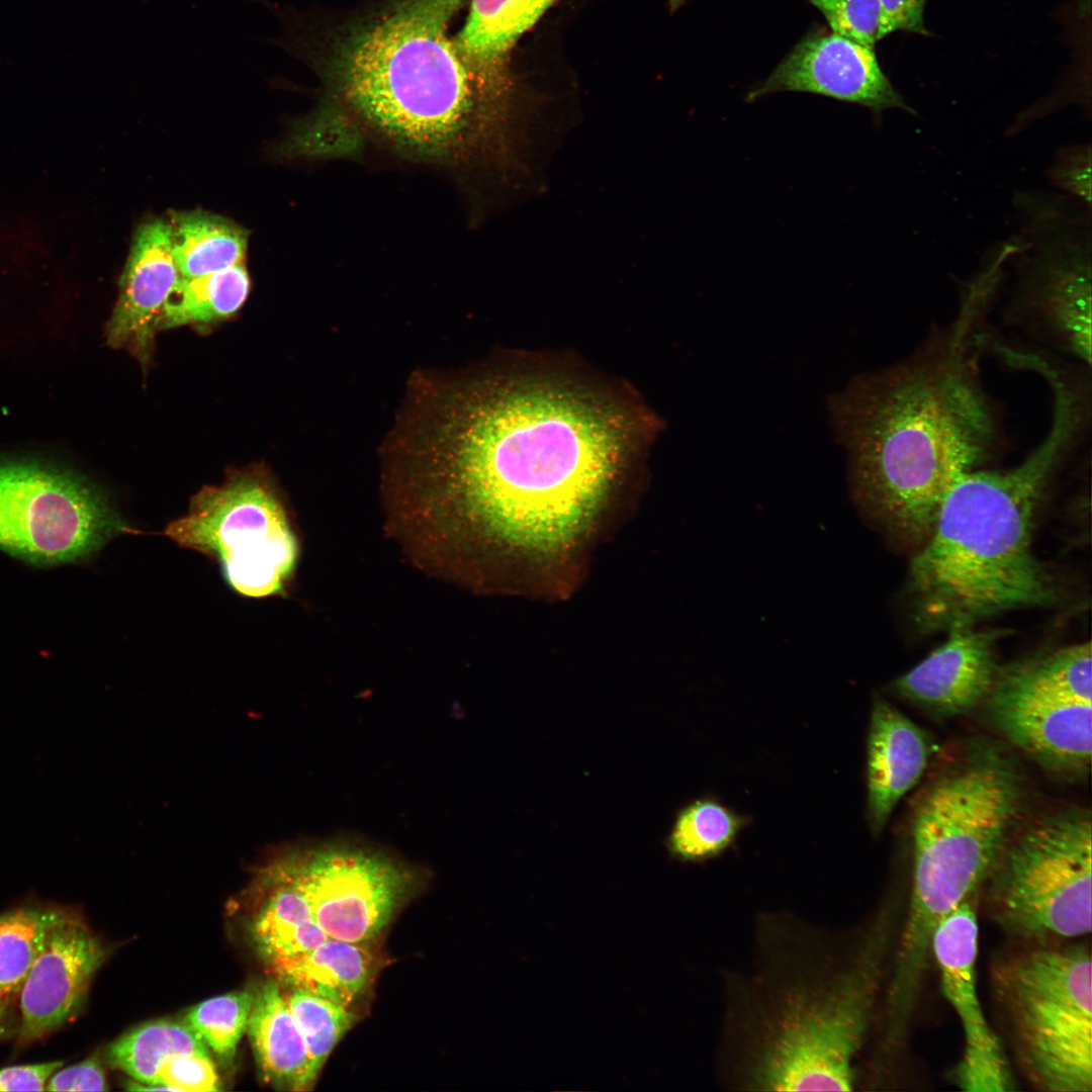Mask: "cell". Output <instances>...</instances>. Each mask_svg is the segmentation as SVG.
I'll list each match as a JSON object with an SVG mask.
<instances>
[{
  "instance_id": "22",
  "label": "cell",
  "mask_w": 1092,
  "mask_h": 1092,
  "mask_svg": "<svg viewBox=\"0 0 1092 1092\" xmlns=\"http://www.w3.org/2000/svg\"><path fill=\"white\" fill-rule=\"evenodd\" d=\"M554 1L471 0L467 20L454 40L470 72L485 79Z\"/></svg>"
},
{
  "instance_id": "9",
  "label": "cell",
  "mask_w": 1092,
  "mask_h": 1092,
  "mask_svg": "<svg viewBox=\"0 0 1092 1092\" xmlns=\"http://www.w3.org/2000/svg\"><path fill=\"white\" fill-rule=\"evenodd\" d=\"M164 535L179 546L215 559L238 594L261 599L284 589L298 545L286 511L270 483L256 473L234 474L204 486L188 513Z\"/></svg>"
},
{
  "instance_id": "39",
  "label": "cell",
  "mask_w": 1092,
  "mask_h": 1092,
  "mask_svg": "<svg viewBox=\"0 0 1092 1092\" xmlns=\"http://www.w3.org/2000/svg\"><path fill=\"white\" fill-rule=\"evenodd\" d=\"M684 2L685 0H670V7L672 8V10H674L678 8Z\"/></svg>"
},
{
  "instance_id": "4",
  "label": "cell",
  "mask_w": 1092,
  "mask_h": 1092,
  "mask_svg": "<svg viewBox=\"0 0 1092 1092\" xmlns=\"http://www.w3.org/2000/svg\"><path fill=\"white\" fill-rule=\"evenodd\" d=\"M880 918L854 947L767 957L734 1015L739 1083L769 1091L852 1089L889 942Z\"/></svg>"
},
{
  "instance_id": "37",
  "label": "cell",
  "mask_w": 1092,
  "mask_h": 1092,
  "mask_svg": "<svg viewBox=\"0 0 1092 1092\" xmlns=\"http://www.w3.org/2000/svg\"><path fill=\"white\" fill-rule=\"evenodd\" d=\"M63 1064L53 1061L0 1069V1091H46L48 1080Z\"/></svg>"
},
{
  "instance_id": "16",
  "label": "cell",
  "mask_w": 1092,
  "mask_h": 1092,
  "mask_svg": "<svg viewBox=\"0 0 1092 1092\" xmlns=\"http://www.w3.org/2000/svg\"><path fill=\"white\" fill-rule=\"evenodd\" d=\"M1008 318L1031 341L1091 368V266L1081 254L1038 266Z\"/></svg>"
},
{
  "instance_id": "3",
  "label": "cell",
  "mask_w": 1092,
  "mask_h": 1092,
  "mask_svg": "<svg viewBox=\"0 0 1092 1092\" xmlns=\"http://www.w3.org/2000/svg\"><path fill=\"white\" fill-rule=\"evenodd\" d=\"M1042 442L1019 464L974 469L948 490L932 532L913 557L907 593L925 633L1059 600L1054 577L1031 549L1036 511L1065 462L1089 433L1091 408L1080 395L1053 394Z\"/></svg>"
},
{
  "instance_id": "36",
  "label": "cell",
  "mask_w": 1092,
  "mask_h": 1092,
  "mask_svg": "<svg viewBox=\"0 0 1092 1092\" xmlns=\"http://www.w3.org/2000/svg\"><path fill=\"white\" fill-rule=\"evenodd\" d=\"M882 11L880 38L896 30L928 34L923 11L926 0H879Z\"/></svg>"
},
{
  "instance_id": "7",
  "label": "cell",
  "mask_w": 1092,
  "mask_h": 1092,
  "mask_svg": "<svg viewBox=\"0 0 1092 1092\" xmlns=\"http://www.w3.org/2000/svg\"><path fill=\"white\" fill-rule=\"evenodd\" d=\"M1091 954L1082 944L1038 947L995 971L1020 1065L1050 1092L1092 1090Z\"/></svg>"
},
{
  "instance_id": "13",
  "label": "cell",
  "mask_w": 1092,
  "mask_h": 1092,
  "mask_svg": "<svg viewBox=\"0 0 1092 1092\" xmlns=\"http://www.w3.org/2000/svg\"><path fill=\"white\" fill-rule=\"evenodd\" d=\"M784 91L857 104L875 115L890 108L911 110L882 71L873 48L833 31L807 34L745 101Z\"/></svg>"
},
{
  "instance_id": "32",
  "label": "cell",
  "mask_w": 1092,
  "mask_h": 1092,
  "mask_svg": "<svg viewBox=\"0 0 1092 1092\" xmlns=\"http://www.w3.org/2000/svg\"><path fill=\"white\" fill-rule=\"evenodd\" d=\"M825 17L831 31L869 48L880 40L879 0H806Z\"/></svg>"
},
{
  "instance_id": "23",
  "label": "cell",
  "mask_w": 1092,
  "mask_h": 1092,
  "mask_svg": "<svg viewBox=\"0 0 1092 1092\" xmlns=\"http://www.w3.org/2000/svg\"><path fill=\"white\" fill-rule=\"evenodd\" d=\"M263 881L269 892L251 920L250 932L266 963L311 949L329 938L302 894L271 864Z\"/></svg>"
},
{
  "instance_id": "12",
  "label": "cell",
  "mask_w": 1092,
  "mask_h": 1092,
  "mask_svg": "<svg viewBox=\"0 0 1092 1092\" xmlns=\"http://www.w3.org/2000/svg\"><path fill=\"white\" fill-rule=\"evenodd\" d=\"M977 918L965 901L939 923L931 943L942 991L964 1029L965 1049L954 1068L953 1082L964 1091H1011L1014 1082L1007 1060L977 994Z\"/></svg>"
},
{
  "instance_id": "27",
  "label": "cell",
  "mask_w": 1092,
  "mask_h": 1092,
  "mask_svg": "<svg viewBox=\"0 0 1092 1092\" xmlns=\"http://www.w3.org/2000/svg\"><path fill=\"white\" fill-rule=\"evenodd\" d=\"M747 823V817L721 801L702 797L678 811L666 846L670 855L678 860H708L726 851Z\"/></svg>"
},
{
  "instance_id": "26",
  "label": "cell",
  "mask_w": 1092,
  "mask_h": 1092,
  "mask_svg": "<svg viewBox=\"0 0 1092 1092\" xmlns=\"http://www.w3.org/2000/svg\"><path fill=\"white\" fill-rule=\"evenodd\" d=\"M208 1053L205 1043L185 1022L156 1020L128 1030L109 1044L108 1064L155 1090L162 1066L182 1054ZM136 1089V1090H138Z\"/></svg>"
},
{
  "instance_id": "24",
  "label": "cell",
  "mask_w": 1092,
  "mask_h": 1092,
  "mask_svg": "<svg viewBox=\"0 0 1092 1092\" xmlns=\"http://www.w3.org/2000/svg\"><path fill=\"white\" fill-rule=\"evenodd\" d=\"M169 223L180 276L197 277L243 264L248 235L232 220L190 210L172 212Z\"/></svg>"
},
{
  "instance_id": "28",
  "label": "cell",
  "mask_w": 1092,
  "mask_h": 1092,
  "mask_svg": "<svg viewBox=\"0 0 1092 1092\" xmlns=\"http://www.w3.org/2000/svg\"><path fill=\"white\" fill-rule=\"evenodd\" d=\"M1091 644H1077L997 671L1007 685L1056 698L1092 704Z\"/></svg>"
},
{
  "instance_id": "33",
  "label": "cell",
  "mask_w": 1092,
  "mask_h": 1092,
  "mask_svg": "<svg viewBox=\"0 0 1092 1092\" xmlns=\"http://www.w3.org/2000/svg\"><path fill=\"white\" fill-rule=\"evenodd\" d=\"M155 1090L218 1091L220 1082L208 1053L182 1054L162 1066Z\"/></svg>"
},
{
  "instance_id": "6",
  "label": "cell",
  "mask_w": 1092,
  "mask_h": 1092,
  "mask_svg": "<svg viewBox=\"0 0 1092 1092\" xmlns=\"http://www.w3.org/2000/svg\"><path fill=\"white\" fill-rule=\"evenodd\" d=\"M1023 793L1008 756L979 745L920 796L912 816L910 903L892 975L898 985L922 984L937 926L991 877Z\"/></svg>"
},
{
  "instance_id": "29",
  "label": "cell",
  "mask_w": 1092,
  "mask_h": 1092,
  "mask_svg": "<svg viewBox=\"0 0 1092 1092\" xmlns=\"http://www.w3.org/2000/svg\"><path fill=\"white\" fill-rule=\"evenodd\" d=\"M69 914L64 908L27 906L0 915V997L9 1002L37 957L51 928Z\"/></svg>"
},
{
  "instance_id": "38",
  "label": "cell",
  "mask_w": 1092,
  "mask_h": 1092,
  "mask_svg": "<svg viewBox=\"0 0 1092 1092\" xmlns=\"http://www.w3.org/2000/svg\"><path fill=\"white\" fill-rule=\"evenodd\" d=\"M8 1001L0 997V1036L4 1032Z\"/></svg>"
},
{
  "instance_id": "19",
  "label": "cell",
  "mask_w": 1092,
  "mask_h": 1092,
  "mask_svg": "<svg viewBox=\"0 0 1092 1092\" xmlns=\"http://www.w3.org/2000/svg\"><path fill=\"white\" fill-rule=\"evenodd\" d=\"M923 731L882 697L872 705L867 739V817L879 835L895 806L921 778L928 757Z\"/></svg>"
},
{
  "instance_id": "20",
  "label": "cell",
  "mask_w": 1092,
  "mask_h": 1092,
  "mask_svg": "<svg viewBox=\"0 0 1092 1092\" xmlns=\"http://www.w3.org/2000/svg\"><path fill=\"white\" fill-rule=\"evenodd\" d=\"M260 1076L277 1089L306 1090L313 1084L302 1035L279 985L268 981L254 989L248 1025Z\"/></svg>"
},
{
  "instance_id": "17",
  "label": "cell",
  "mask_w": 1092,
  "mask_h": 1092,
  "mask_svg": "<svg viewBox=\"0 0 1092 1092\" xmlns=\"http://www.w3.org/2000/svg\"><path fill=\"white\" fill-rule=\"evenodd\" d=\"M947 640L894 682L898 694L941 716L970 712L986 698L995 680L998 630L973 626L949 629Z\"/></svg>"
},
{
  "instance_id": "15",
  "label": "cell",
  "mask_w": 1092,
  "mask_h": 1092,
  "mask_svg": "<svg viewBox=\"0 0 1092 1092\" xmlns=\"http://www.w3.org/2000/svg\"><path fill=\"white\" fill-rule=\"evenodd\" d=\"M988 696L996 726L1034 760L1065 775H1082L1089 768L1090 703L1019 689L996 677Z\"/></svg>"
},
{
  "instance_id": "35",
  "label": "cell",
  "mask_w": 1092,
  "mask_h": 1092,
  "mask_svg": "<svg viewBox=\"0 0 1092 1092\" xmlns=\"http://www.w3.org/2000/svg\"><path fill=\"white\" fill-rule=\"evenodd\" d=\"M104 1070L96 1056L78 1064L58 1069L48 1080L46 1091H105Z\"/></svg>"
},
{
  "instance_id": "30",
  "label": "cell",
  "mask_w": 1092,
  "mask_h": 1092,
  "mask_svg": "<svg viewBox=\"0 0 1092 1092\" xmlns=\"http://www.w3.org/2000/svg\"><path fill=\"white\" fill-rule=\"evenodd\" d=\"M285 999L304 1040L310 1078L314 1082L329 1055L356 1017L349 1007L303 990L292 989Z\"/></svg>"
},
{
  "instance_id": "8",
  "label": "cell",
  "mask_w": 1092,
  "mask_h": 1092,
  "mask_svg": "<svg viewBox=\"0 0 1092 1092\" xmlns=\"http://www.w3.org/2000/svg\"><path fill=\"white\" fill-rule=\"evenodd\" d=\"M1091 815L1045 817L1008 844L992 873L991 901L1009 933L1038 943L1091 931Z\"/></svg>"
},
{
  "instance_id": "14",
  "label": "cell",
  "mask_w": 1092,
  "mask_h": 1092,
  "mask_svg": "<svg viewBox=\"0 0 1092 1092\" xmlns=\"http://www.w3.org/2000/svg\"><path fill=\"white\" fill-rule=\"evenodd\" d=\"M107 947L76 914L56 923L17 993L18 1043L36 1041L80 1012Z\"/></svg>"
},
{
  "instance_id": "40",
  "label": "cell",
  "mask_w": 1092,
  "mask_h": 1092,
  "mask_svg": "<svg viewBox=\"0 0 1092 1092\" xmlns=\"http://www.w3.org/2000/svg\"><path fill=\"white\" fill-rule=\"evenodd\" d=\"M1038 364H1046V363H1043V362H1038V363H1036V364H1035V365H1034L1033 367L1035 368V367H1036V366H1037ZM1048 365H1051V364H1048ZM1054 366H1055V365H1054ZM1033 367H1032V370L1034 371ZM1058 368H1059V367H1058ZM1080 369H1083V368H1080ZM1086 370H1089V369H1086Z\"/></svg>"
},
{
  "instance_id": "2",
  "label": "cell",
  "mask_w": 1092,
  "mask_h": 1092,
  "mask_svg": "<svg viewBox=\"0 0 1092 1092\" xmlns=\"http://www.w3.org/2000/svg\"><path fill=\"white\" fill-rule=\"evenodd\" d=\"M979 315L965 301L912 355L830 396L853 504L899 544L921 546L948 490L995 453L1000 428L980 378Z\"/></svg>"
},
{
  "instance_id": "25",
  "label": "cell",
  "mask_w": 1092,
  "mask_h": 1092,
  "mask_svg": "<svg viewBox=\"0 0 1092 1092\" xmlns=\"http://www.w3.org/2000/svg\"><path fill=\"white\" fill-rule=\"evenodd\" d=\"M250 285L244 264L197 277L180 276L158 317L157 330L224 320L242 307Z\"/></svg>"
},
{
  "instance_id": "21",
  "label": "cell",
  "mask_w": 1092,
  "mask_h": 1092,
  "mask_svg": "<svg viewBox=\"0 0 1092 1092\" xmlns=\"http://www.w3.org/2000/svg\"><path fill=\"white\" fill-rule=\"evenodd\" d=\"M267 963L282 984L347 1007L363 992L373 971L372 953L361 943L331 937L311 949Z\"/></svg>"
},
{
  "instance_id": "18",
  "label": "cell",
  "mask_w": 1092,
  "mask_h": 1092,
  "mask_svg": "<svg viewBox=\"0 0 1092 1092\" xmlns=\"http://www.w3.org/2000/svg\"><path fill=\"white\" fill-rule=\"evenodd\" d=\"M180 278L169 220L151 218L136 230L119 282V295L106 327L109 345L147 356L157 321Z\"/></svg>"
},
{
  "instance_id": "5",
  "label": "cell",
  "mask_w": 1092,
  "mask_h": 1092,
  "mask_svg": "<svg viewBox=\"0 0 1092 1092\" xmlns=\"http://www.w3.org/2000/svg\"><path fill=\"white\" fill-rule=\"evenodd\" d=\"M463 0H404L354 33L337 65L357 124L420 160L459 164L497 131L481 90L448 36Z\"/></svg>"
},
{
  "instance_id": "10",
  "label": "cell",
  "mask_w": 1092,
  "mask_h": 1092,
  "mask_svg": "<svg viewBox=\"0 0 1092 1092\" xmlns=\"http://www.w3.org/2000/svg\"><path fill=\"white\" fill-rule=\"evenodd\" d=\"M128 532L85 478L36 462H0V551L38 568L80 564Z\"/></svg>"
},
{
  "instance_id": "31",
  "label": "cell",
  "mask_w": 1092,
  "mask_h": 1092,
  "mask_svg": "<svg viewBox=\"0 0 1092 1092\" xmlns=\"http://www.w3.org/2000/svg\"><path fill=\"white\" fill-rule=\"evenodd\" d=\"M253 1001V989L216 996L193 1006L185 1016V1023L224 1064H229L247 1030Z\"/></svg>"
},
{
  "instance_id": "34",
  "label": "cell",
  "mask_w": 1092,
  "mask_h": 1092,
  "mask_svg": "<svg viewBox=\"0 0 1092 1092\" xmlns=\"http://www.w3.org/2000/svg\"><path fill=\"white\" fill-rule=\"evenodd\" d=\"M1051 178L1060 188L1091 202V149L1077 147L1062 154L1052 169Z\"/></svg>"
},
{
  "instance_id": "1",
  "label": "cell",
  "mask_w": 1092,
  "mask_h": 1092,
  "mask_svg": "<svg viewBox=\"0 0 1092 1092\" xmlns=\"http://www.w3.org/2000/svg\"><path fill=\"white\" fill-rule=\"evenodd\" d=\"M413 401L389 479L398 511L445 557L474 536L535 551L564 545L638 439L621 402L547 375L427 380Z\"/></svg>"
},
{
  "instance_id": "11",
  "label": "cell",
  "mask_w": 1092,
  "mask_h": 1092,
  "mask_svg": "<svg viewBox=\"0 0 1092 1092\" xmlns=\"http://www.w3.org/2000/svg\"><path fill=\"white\" fill-rule=\"evenodd\" d=\"M270 864L302 894L329 937L361 944L386 927L413 883L394 858L348 840L290 849Z\"/></svg>"
}]
</instances>
